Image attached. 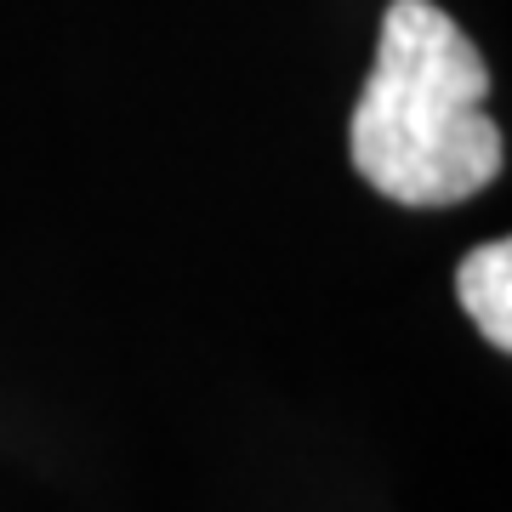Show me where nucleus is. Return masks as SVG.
<instances>
[{"label":"nucleus","mask_w":512,"mask_h":512,"mask_svg":"<svg viewBox=\"0 0 512 512\" xmlns=\"http://www.w3.org/2000/svg\"><path fill=\"white\" fill-rule=\"evenodd\" d=\"M490 69L450 12L393 0L348 126L353 171L399 205H461L501 177Z\"/></svg>","instance_id":"obj_1"},{"label":"nucleus","mask_w":512,"mask_h":512,"mask_svg":"<svg viewBox=\"0 0 512 512\" xmlns=\"http://www.w3.org/2000/svg\"><path fill=\"white\" fill-rule=\"evenodd\" d=\"M456 296L495 353L512 348V245L490 239L456 268Z\"/></svg>","instance_id":"obj_2"}]
</instances>
